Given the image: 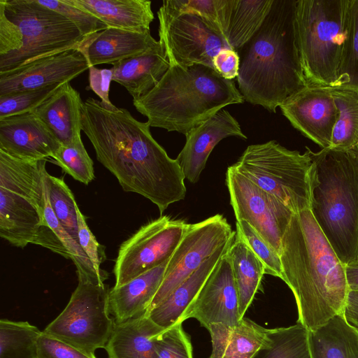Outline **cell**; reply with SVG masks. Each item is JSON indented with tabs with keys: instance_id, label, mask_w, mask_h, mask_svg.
Returning a JSON list of instances; mask_svg holds the SVG:
<instances>
[{
	"instance_id": "obj_1",
	"label": "cell",
	"mask_w": 358,
	"mask_h": 358,
	"mask_svg": "<svg viewBox=\"0 0 358 358\" xmlns=\"http://www.w3.org/2000/svg\"><path fill=\"white\" fill-rule=\"evenodd\" d=\"M150 126L126 108H106L90 97L81 107V129L90 141L97 160L126 192L155 204L161 214L185 199V176L176 159L156 141Z\"/></svg>"
},
{
	"instance_id": "obj_2",
	"label": "cell",
	"mask_w": 358,
	"mask_h": 358,
	"mask_svg": "<svg viewBox=\"0 0 358 358\" xmlns=\"http://www.w3.org/2000/svg\"><path fill=\"white\" fill-rule=\"evenodd\" d=\"M280 257L281 279L297 306V322L311 331L343 313L350 291L345 265L310 209L293 214L282 238Z\"/></svg>"
},
{
	"instance_id": "obj_3",
	"label": "cell",
	"mask_w": 358,
	"mask_h": 358,
	"mask_svg": "<svg viewBox=\"0 0 358 358\" xmlns=\"http://www.w3.org/2000/svg\"><path fill=\"white\" fill-rule=\"evenodd\" d=\"M296 0H273L254 36L239 50L238 90L244 100L275 113L308 86L296 45Z\"/></svg>"
},
{
	"instance_id": "obj_4",
	"label": "cell",
	"mask_w": 358,
	"mask_h": 358,
	"mask_svg": "<svg viewBox=\"0 0 358 358\" xmlns=\"http://www.w3.org/2000/svg\"><path fill=\"white\" fill-rule=\"evenodd\" d=\"M244 101L234 81L213 68L170 64L157 85L133 105L150 127L185 135L224 107Z\"/></svg>"
},
{
	"instance_id": "obj_5",
	"label": "cell",
	"mask_w": 358,
	"mask_h": 358,
	"mask_svg": "<svg viewBox=\"0 0 358 358\" xmlns=\"http://www.w3.org/2000/svg\"><path fill=\"white\" fill-rule=\"evenodd\" d=\"M317 185L310 211L344 265L358 258V147L313 152Z\"/></svg>"
},
{
	"instance_id": "obj_6",
	"label": "cell",
	"mask_w": 358,
	"mask_h": 358,
	"mask_svg": "<svg viewBox=\"0 0 358 358\" xmlns=\"http://www.w3.org/2000/svg\"><path fill=\"white\" fill-rule=\"evenodd\" d=\"M350 0H296L295 34L308 85L334 87L348 29Z\"/></svg>"
},
{
	"instance_id": "obj_7",
	"label": "cell",
	"mask_w": 358,
	"mask_h": 358,
	"mask_svg": "<svg viewBox=\"0 0 358 358\" xmlns=\"http://www.w3.org/2000/svg\"><path fill=\"white\" fill-rule=\"evenodd\" d=\"M232 166L294 213L311 209L317 173L306 150L301 154L272 140L248 146Z\"/></svg>"
},
{
	"instance_id": "obj_8",
	"label": "cell",
	"mask_w": 358,
	"mask_h": 358,
	"mask_svg": "<svg viewBox=\"0 0 358 358\" xmlns=\"http://www.w3.org/2000/svg\"><path fill=\"white\" fill-rule=\"evenodd\" d=\"M0 10L17 24L23 41L22 49L0 66V73L44 57L78 49L85 38L69 20L37 0H0Z\"/></svg>"
},
{
	"instance_id": "obj_9",
	"label": "cell",
	"mask_w": 358,
	"mask_h": 358,
	"mask_svg": "<svg viewBox=\"0 0 358 358\" xmlns=\"http://www.w3.org/2000/svg\"><path fill=\"white\" fill-rule=\"evenodd\" d=\"M43 206V173L23 174L1 185L0 236L16 247L38 245L66 257L68 252L45 220Z\"/></svg>"
},
{
	"instance_id": "obj_10",
	"label": "cell",
	"mask_w": 358,
	"mask_h": 358,
	"mask_svg": "<svg viewBox=\"0 0 358 358\" xmlns=\"http://www.w3.org/2000/svg\"><path fill=\"white\" fill-rule=\"evenodd\" d=\"M78 284L61 313L44 333L90 354L106 346L115 324L110 316V289L103 280L78 277Z\"/></svg>"
},
{
	"instance_id": "obj_11",
	"label": "cell",
	"mask_w": 358,
	"mask_h": 358,
	"mask_svg": "<svg viewBox=\"0 0 358 358\" xmlns=\"http://www.w3.org/2000/svg\"><path fill=\"white\" fill-rule=\"evenodd\" d=\"M189 224L163 215L142 226L120 247L113 273L115 287L169 261Z\"/></svg>"
},
{
	"instance_id": "obj_12",
	"label": "cell",
	"mask_w": 358,
	"mask_h": 358,
	"mask_svg": "<svg viewBox=\"0 0 358 358\" xmlns=\"http://www.w3.org/2000/svg\"><path fill=\"white\" fill-rule=\"evenodd\" d=\"M157 17L159 41L170 64L182 68L203 64L213 68V57L221 49L229 48L226 41L196 14L175 11L163 2Z\"/></svg>"
},
{
	"instance_id": "obj_13",
	"label": "cell",
	"mask_w": 358,
	"mask_h": 358,
	"mask_svg": "<svg viewBox=\"0 0 358 358\" xmlns=\"http://www.w3.org/2000/svg\"><path fill=\"white\" fill-rule=\"evenodd\" d=\"M236 231L220 214L189 224L166 265L162 282L148 310L164 301L222 247L233 242Z\"/></svg>"
},
{
	"instance_id": "obj_14",
	"label": "cell",
	"mask_w": 358,
	"mask_h": 358,
	"mask_svg": "<svg viewBox=\"0 0 358 358\" xmlns=\"http://www.w3.org/2000/svg\"><path fill=\"white\" fill-rule=\"evenodd\" d=\"M225 180L236 222H247L280 255L282 238L294 213L232 165Z\"/></svg>"
},
{
	"instance_id": "obj_15",
	"label": "cell",
	"mask_w": 358,
	"mask_h": 358,
	"mask_svg": "<svg viewBox=\"0 0 358 358\" xmlns=\"http://www.w3.org/2000/svg\"><path fill=\"white\" fill-rule=\"evenodd\" d=\"M279 107L304 136L322 149L330 147L339 112L329 87L308 85Z\"/></svg>"
},
{
	"instance_id": "obj_16",
	"label": "cell",
	"mask_w": 358,
	"mask_h": 358,
	"mask_svg": "<svg viewBox=\"0 0 358 358\" xmlns=\"http://www.w3.org/2000/svg\"><path fill=\"white\" fill-rule=\"evenodd\" d=\"M77 48L40 58L17 69L0 73V96L70 82L89 69Z\"/></svg>"
},
{
	"instance_id": "obj_17",
	"label": "cell",
	"mask_w": 358,
	"mask_h": 358,
	"mask_svg": "<svg viewBox=\"0 0 358 358\" xmlns=\"http://www.w3.org/2000/svg\"><path fill=\"white\" fill-rule=\"evenodd\" d=\"M227 251L206 281L186 315V320L194 318L206 329L213 324L232 326L241 320L238 291Z\"/></svg>"
},
{
	"instance_id": "obj_18",
	"label": "cell",
	"mask_w": 358,
	"mask_h": 358,
	"mask_svg": "<svg viewBox=\"0 0 358 358\" xmlns=\"http://www.w3.org/2000/svg\"><path fill=\"white\" fill-rule=\"evenodd\" d=\"M61 144L33 112L0 120V150L27 161L52 158Z\"/></svg>"
},
{
	"instance_id": "obj_19",
	"label": "cell",
	"mask_w": 358,
	"mask_h": 358,
	"mask_svg": "<svg viewBox=\"0 0 358 358\" xmlns=\"http://www.w3.org/2000/svg\"><path fill=\"white\" fill-rule=\"evenodd\" d=\"M229 136L247 139L238 122L224 109L189 131L185 145L176 159L185 178L191 183L198 182L213 148Z\"/></svg>"
},
{
	"instance_id": "obj_20",
	"label": "cell",
	"mask_w": 358,
	"mask_h": 358,
	"mask_svg": "<svg viewBox=\"0 0 358 358\" xmlns=\"http://www.w3.org/2000/svg\"><path fill=\"white\" fill-rule=\"evenodd\" d=\"M159 43L150 31L136 32L108 27L85 36L79 49L90 66L114 64L141 55Z\"/></svg>"
},
{
	"instance_id": "obj_21",
	"label": "cell",
	"mask_w": 358,
	"mask_h": 358,
	"mask_svg": "<svg viewBox=\"0 0 358 358\" xmlns=\"http://www.w3.org/2000/svg\"><path fill=\"white\" fill-rule=\"evenodd\" d=\"M83 103L80 93L67 82L33 112L59 143L65 145L81 138Z\"/></svg>"
},
{
	"instance_id": "obj_22",
	"label": "cell",
	"mask_w": 358,
	"mask_h": 358,
	"mask_svg": "<svg viewBox=\"0 0 358 358\" xmlns=\"http://www.w3.org/2000/svg\"><path fill=\"white\" fill-rule=\"evenodd\" d=\"M231 243L220 248L164 301L148 310L152 320L165 329L186 320V315L202 287Z\"/></svg>"
},
{
	"instance_id": "obj_23",
	"label": "cell",
	"mask_w": 358,
	"mask_h": 358,
	"mask_svg": "<svg viewBox=\"0 0 358 358\" xmlns=\"http://www.w3.org/2000/svg\"><path fill=\"white\" fill-rule=\"evenodd\" d=\"M169 66L165 50L159 41L146 52L113 64V80L123 86L133 101L137 100L157 85Z\"/></svg>"
},
{
	"instance_id": "obj_24",
	"label": "cell",
	"mask_w": 358,
	"mask_h": 358,
	"mask_svg": "<svg viewBox=\"0 0 358 358\" xmlns=\"http://www.w3.org/2000/svg\"><path fill=\"white\" fill-rule=\"evenodd\" d=\"M164 330L147 312L115 322L104 347L108 358H157L156 341Z\"/></svg>"
},
{
	"instance_id": "obj_25",
	"label": "cell",
	"mask_w": 358,
	"mask_h": 358,
	"mask_svg": "<svg viewBox=\"0 0 358 358\" xmlns=\"http://www.w3.org/2000/svg\"><path fill=\"white\" fill-rule=\"evenodd\" d=\"M168 262L110 290V313L115 322H124L148 311L162 282Z\"/></svg>"
},
{
	"instance_id": "obj_26",
	"label": "cell",
	"mask_w": 358,
	"mask_h": 358,
	"mask_svg": "<svg viewBox=\"0 0 358 358\" xmlns=\"http://www.w3.org/2000/svg\"><path fill=\"white\" fill-rule=\"evenodd\" d=\"M103 22L108 27L136 32L150 31L155 19L150 1L66 0Z\"/></svg>"
},
{
	"instance_id": "obj_27",
	"label": "cell",
	"mask_w": 358,
	"mask_h": 358,
	"mask_svg": "<svg viewBox=\"0 0 358 358\" xmlns=\"http://www.w3.org/2000/svg\"><path fill=\"white\" fill-rule=\"evenodd\" d=\"M207 329L212 341L209 358L255 355L270 341L268 329L245 317L232 326L213 324Z\"/></svg>"
},
{
	"instance_id": "obj_28",
	"label": "cell",
	"mask_w": 358,
	"mask_h": 358,
	"mask_svg": "<svg viewBox=\"0 0 358 358\" xmlns=\"http://www.w3.org/2000/svg\"><path fill=\"white\" fill-rule=\"evenodd\" d=\"M309 346L312 358H358V332L341 313L309 331Z\"/></svg>"
},
{
	"instance_id": "obj_29",
	"label": "cell",
	"mask_w": 358,
	"mask_h": 358,
	"mask_svg": "<svg viewBox=\"0 0 358 358\" xmlns=\"http://www.w3.org/2000/svg\"><path fill=\"white\" fill-rule=\"evenodd\" d=\"M227 254L238 291L239 315L242 319L260 286L265 268L259 257L236 234Z\"/></svg>"
},
{
	"instance_id": "obj_30",
	"label": "cell",
	"mask_w": 358,
	"mask_h": 358,
	"mask_svg": "<svg viewBox=\"0 0 358 358\" xmlns=\"http://www.w3.org/2000/svg\"><path fill=\"white\" fill-rule=\"evenodd\" d=\"M273 0H231L226 41L238 50L259 30L268 15Z\"/></svg>"
},
{
	"instance_id": "obj_31",
	"label": "cell",
	"mask_w": 358,
	"mask_h": 358,
	"mask_svg": "<svg viewBox=\"0 0 358 358\" xmlns=\"http://www.w3.org/2000/svg\"><path fill=\"white\" fill-rule=\"evenodd\" d=\"M339 115L334 125L330 148L348 150L358 147V91L329 87Z\"/></svg>"
},
{
	"instance_id": "obj_32",
	"label": "cell",
	"mask_w": 358,
	"mask_h": 358,
	"mask_svg": "<svg viewBox=\"0 0 358 358\" xmlns=\"http://www.w3.org/2000/svg\"><path fill=\"white\" fill-rule=\"evenodd\" d=\"M268 345L252 358H312L309 330L301 323L268 329Z\"/></svg>"
},
{
	"instance_id": "obj_33",
	"label": "cell",
	"mask_w": 358,
	"mask_h": 358,
	"mask_svg": "<svg viewBox=\"0 0 358 358\" xmlns=\"http://www.w3.org/2000/svg\"><path fill=\"white\" fill-rule=\"evenodd\" d=\"M42 331L24 321L0 320V358H38Z\"/></svg>"
},
{
	"instance_id": "obj_34",
	"label": "cell",
	"mask_w": 358,
	"mask_h": 358,
	"mask_svg": "<svg viewBox=\"0 0 358 358\" xmlns=\"http://www.w3.org/2000/svg\"><path fill=\"white\" fill-rule=\"evenodd\" d=\"M43 181L53 213L66 231L78 243V209L74 195L63 178L43 171Z\"/></svg>"
},
{
	"instance_id": "obj_35",
	"label": "cell",
	"mask_w": 358,
	"mask_h": 358,
	"mask_svg": "<svg viewBox=\"0 0 358 358\" xmlns=\"http://www.w3.org/2000/svg\"><path fill=\"white\" fill-rule=\"evenodd\" d=\"M163 2L175 11L200 16L226 41L231 0H166Z\"/></svg>"
},
{
	"instance_id": "obj_36",
	"label": "cell",
	"mask_w": 358,
	"mask_h": 358,
	"mask_svg": "<svg viewBox=\"0 0 358 358\" xmlns=\"http://www.w3.org/2000/svg\"><path fill=\"white\" fill-rule=\"evenodd\" d=\"M336 87L358 91V0H350L348 29Z\"/></svg>"
},
{
	"instance_id": "obj_37",
	"label": "cell",
	"mask_w": 358,
	"mask_h": 358,
	"mask_svg": "<svg viewBox=\"0 0 358 358\" xmlns=\"http://www.w3.org/2000/svg\"><path fill=\"white\" fill-rule=\"evenodd\" d=\"M52 159L65 173L85 185L94 178L93 162L81 138L71 144L61 145Z\"/></svg>"
},
{
	"instance_id": "obj_38",
	"label": "cell",
	"mask_w": 358,
	"mask_h": 358,
	"mask_svg": "<svg viewBox=\"0 0 358 358\" xmlns=\"http://www.w3.org/2000/svg\"><path fill=\"white\" fill-rule=\"evenodd\" d=\"M63 84L0 96V120L33 111Z\"/></svg>"
},
{
	"instance_id": "obj_39",
	"label": "cell",
	"mask_w": 358,
	"mask_h": 358,
	"mask_svg": "<svg viewBox=\"0 0 358 358\" xmlns=\"http://www.w3.org/2000/svg\"><path fill=\"white\" fill-rule=\"evenodd\" d=\"M236 235L241 238L263 263L265 273L281 279L279 254L245 221L236 222Z\"/></svg>"
},
{
	"instance_id": "obj_40",
	"label": "cell",
	"mask_w": 358,
	"mask_h": 358,
	"mask_svg": "<svg viewBox=\"0 0 358 358\" xmlns=\"http://www.w3.org/2000/svg\"><path fill=\"white\" fill-rule=\"evenodd\" d=\"M37 1L42 6L59 13L69 20L85 37L108 28L97 17L67 2L66 0Z\"/></svg>"
},
{
	"instance_id": "obj_41",
	"label": "cell",
	"mask_w": 358,
	"mask_h": 358,
	"mask_svg": "<svg viewBox=\"0 0 358 358\" xmlns=\"http://www.w3.org/2000/svg\"><path fill=\"white\" fill-rule=\"evenodd\" d=\"M182 322L165 329L156 341L157 358H193L189 336Z\"/></svg>"
},
{
	"instance_id": "obj_42",
	"label": "cell",
	"mask_w": 358,
	"mask_h": 358,
	"mask_svg": "<svg viewBox=\"0 0 358 358\" xmlns=\"http://www.w3.org/2000/svg\"><path fill=\"white\" fill-rule=\"evenodd\" d=\"M78 243L84 252L90 259L94 269L99 274L107 273L100 268L106 259L105 247L98 243L95 236L88 227L85 217L78 209Z\"/></svg>"
},
{
	"instance_id": "obj_43",
	"label": "cell",
	"mask_w": 358,
	"mask_h": 358,
	"mask_svg": "<svg viewBox=\"0 0 358 358\" xmlns=\"http://www.w3.org/2000/svg\"><path fill=\"white\" fill-rule=\"evenodd\" d=\"M38 358H96L80 349L42 331L38 338Z\"/></svg>"
},
{
	"instance_id": "obj_44",
	"label": "cell",
	"mask_w": 358,
	"mask_h": 358,
	"mask_svg": "<svg viewBox=\"0 0 358 358\" xmlns=\"http://www.w3.org/2000/svg\"><path fill=\"white\" fill-rule=\"evenodd\" d=\"M22 45L19 27L0 10V66L18 52Z\"/></svg>"
},
{
	"instance_id": "obj_45",
	"label": "cell",
	"mask_w": 358,
	"mask_h": 358,
	"mask_svg": "<svg viewBox=\"0 0 358 358\" xmlns=\"http://www.w3.org/2000/svg\"><path fill=\"white\" fill-rule=\"evenodd\" d=\"M113 71L110 69L89 68V87L101 99V103L108 109L115 107L109 99L110 83L113 80Z\"/></svg>"
},
{
	"instance_id": "obj_46",
	"label": "cell",
	"mask_w": 358,
	"mask_h": 358,
	"mask_svg": "<svg viewBox=\"0 0 358 358\" xmlns=\"http://www.w3.org/2000/svg\"><path fill=\"white\" fill-rule=\"evenodd\" d=\"M214 69L224 78L233 80L238 76L240 57L236 50L221 49L213 59Z\"/></svg>"
},
{
	"instance_id": "obj_47",
	"label": "cell",
	"mask_w": 358,
	"mask_h": 358,
	"mask_svg": "<svg viewBox=\"0 0 358 358\" xmlns=\"http://www.w3.org/2000/svg\"><path fill=\"white\" fill-rule=\"evenodd\" d=\"M343 315L348 323L358 332V289L349 291Z\"/></svg>"
},
{
	"instance_id": "obj_48",
	"label": "cell",
	"mask_w": 358,
	"mask_h": 358,
	"mask_svg": "<svg viewBox=\"0 0 358 358\" xmlns=\"http://www.w3.org/2000/svg\"><path fill=\"white\" fill-rule=\"evenodd\" d=\"M345 274L350 290L358 289V258L345 266Z\"/></svg>"
},
{
	"instance_id": "obj_49",
	"label": "cell",
	"mask_w": 358,
	"mask_h": 358,
	"mask_svg": "<svg viewBox=\"0 0 358 358\" xmlns=\"http://www.w3.org/2000/svg\"><path fill=\"white\" fill-rule=\"evenodd\" d=\"M254 355H243V356H234L231 357H224V358H252Z\"/></svg>"
}]
</instances>
